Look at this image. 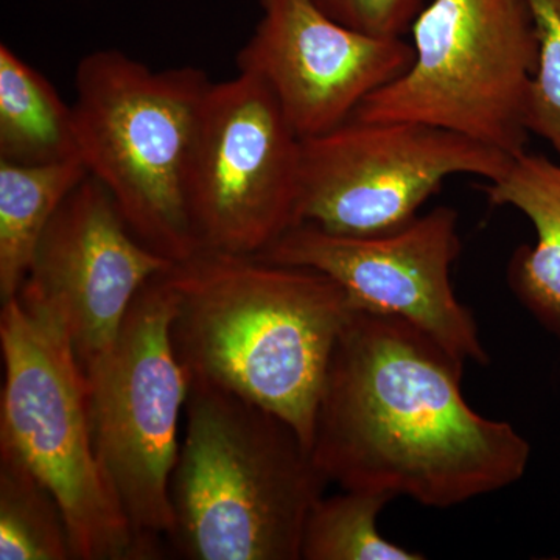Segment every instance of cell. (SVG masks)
<instances>
[{
  "label": "cell",
  "mask_w": 560,
  "mask_h": 560,
  "mask_svg": "<svg viewBox=\"0 0 560 560\" xmlns=\"http://www.w3.org/2000/svg\"><path fill=\"white\" fill-rule=\"evenodd\" d=\"M464 364L407 320L350 313L316 411V466L341 489L436 510L521 481L530 444L467 404Z\"/></svg>",
  "instance_id": "6da1fadb"
},
{
  "label": "cell",
  "mask_w": 560,
  "mask_h": 560,
  "mask_svg": "<svg viewBox=\"0 0 560 560\" xmlns=\"http://www.w3.org/2000/svg\"><path fill=\"white\" fill-rule=\"evenodd\" d=\"M172 341L190 382L287 420L311 448L327 368L350 313L340 283L312 268L201 249L173 264Z\"/></svg>",
  "instance_id": "7a4b0ae2"
},
{
  "label": "cell",
  "mask_w": 560,
  "mask_h": 560,
  "mask_svg": "<svg viewBox=\"0 0 560 560\" xmlns=\"http://www.w3.org/2000/svg\"><path fill=\"white\" fill-rule=\"evenodd\" d=\"M329 482L287 420L190 382L167 547L189 560H301L305 523Z\"/></svg>",
  "instance_id": "3957f363"
},
{
  "label": "cell",
  "mask_w": 560,
  "mask_h": 560,
  "mask_svg": "<svg viewBox=\"0 0 560 560\" xmlns=\"http://www.w3.org/2000/svg\"><path fill=\"white\" fill-rule=\"evenodd\" d=\"M205 70H153L120 50H95L75 73L79 156L143 245L178 264L200 253L190 178Z\"/></svg>",
  "instance_id": "277c9868"
},
{
  "label": "cell",
  "mask_w": 560,
  "mask_h": 560,
  "mask_svg": "<svg viewBox=\"0 0 560 560\" xmlns=\"http://www.w3.org/2000/svg\"><path fill=\"white\" fill-rule=\"evenodd\" d=\"M0 452L24 463L54 493L73 560H153L103 474L88 386L61 327L14 296L2 302Z\"/></svg>",
  "instance_id": "5b68a950"
},
{
  "label": "cell",
  "mask_w": 560,
  "mask_h": 560,
  "mask_svg": "<svg viewBox=\"0 0 560 560\" xmlns=\"http://www.w3.org/2000/svg\"><path fill=\"white\" fill-rule=\"evenodd\" d=\"M415 60L353 117L459 132L517 158L539 57L528 0H433L412 22Z\"/></svg>",
  "instance_id": "8992f818"
},
{
  "label": "cell",
  "mask_w": 560,
  "mask_h": 560,
  "mask_svg": "<svg viewBox=\"0 0 560 560\" xmlns=\"http://www.w3.org/2000/svg\"><path fill=\"white\" fill-rule=\"evenodd\" d=\"M173 312L162 272L132 301L113 349L84 374L95 455L151 559L165 555L175 528L171 482L190 386L173 348Z\"/></svg>",
  "instance_id": "52a82bcc"
},
{
  "label": "cell",
  "mask_w": 560,
  "mask_h": 560,
  "mask_svg": "<svg viewBox=\"0 0 560 560\" xmlns=\"http://www.w3.org/2000/svg\"><path fill=\"white\" fill-rule=\"evenodd\" d=\"M514 158L459 132L405 120L350 117L302 139L298 224L374 237L399 231L445 179L497 180Z\"/></svg>",
  "instance_id": "ba28073f"
},
{
  "label": "cell",
  "mask_w": 560,
  "mask_h": 560,
  "mask_svg": "<svg viewBox=\"0 0 560 560\" xmlns=\"http://www.w3.org/2000/svg\"><path fill=\"white\" fill-rule=\"evenodd\" d=\"M302 138L270 88L238 70L202 103L190 217L202 249L257 256L298 224Z\"/></svg>",
  "instance_id": "9c48e42d"
},
{
  "label": "cell",
  "mask_w": 560,
  "mask_h": 560,
  "mask_svg": "<svg viewBox=\"0 0 560 560\" xmlns=\"http://www.w3.org/2000/svg\"><path fill=\"white\" fill-rule=\"evenodd\" d=\"M459 254L458 212L440 206L399 231L374 237L296 224L257 257L324 272L340 283L355 311L397 316L455 359L488 366L474 313L452 287Z\"/></svg>",
  "instance_id": "30bf717a"
},
{
  "label": "cell",
  "mask_w": 560,
  "mask_h": 560,
  "mask_svg": "<svg viewBox=\"0 0 560 560\" xmlns=\"http://www.w3.org/2000/svg\"><path fill=\"white\" fill-rule=\"evenodd\" d=\"M172 267L88 175L47 224L16 296L61 327L86 374L113 349L139 291Z\"/></svg>",
  "instance_id": "8fae6325"
},
{
  "label": "cell",
  "mask_w": 560,
  "mask_h": 560,
  "mask_svg": "<svg viewBox=\"0 0 560 560\" xmlns=\"http://www.w3.org/2000/svg\"><path fill=\"white\" fill-rule=\"evenodd\" d=\"M260 9L238 70L270 88L302 139L340 127L415 60L404 36L355 31L313 0H260Z\"/></svg>",
  "instance_id": "7c38bea8"
},
{
  "label": "cell",
  "mask_w": 560,
  "mask_h": 560,
  "mask_svg": "<svg viewBox=\"0 0 560 560\" xmlns=\"http://www.w3.org/2000/svg\"><path fill=\"white\" fill-rule=\"evenodd\" d=\"M481 190L490 205L521 210L533 223L537 241L515 250L508 282L534 319L560 338V161L526 150Z\"/></svg>",
  "instance_id": "4fadbf2b"
},
{
  "label": "cell",
  "mask_w": 560,
  "mask_h": 560,
  "mask_svg": "<svg viewBox=\"0 0 560 560\" xmlns=\"http://www.w3.org/2000/svg\"><path fill=\"white\" fill-rule=\"evenodd\" d=\"M80 160L73 106L39 70L0 46V162L18 165Z\"/></svg>",
  "instance_id": "5bb4252c"
},
{
  "label": "cell",
  "mask_w": 560,
  "mask_h": 560,
  "mask_svg": "<svg viewBox=\"0 0 560 560\" xmlns=\"http://www.w3.org/2000/svg\"><path fill=\"white\" fill-rule=\"evenodd\" d=\"M81 160L46 165L0 162V300L20 293L47 224L86 178Z\"/></svg>",
  "instance_id": "9a60e30c"
},
{
  "label": "cell",
  "mask_w": 560,
  "mask_h": 560,
  "mask_svg": "<svg viewBox=\"0 0 560 560\" xmlns=\"http://www.w3.org/2000/svg\"><path fill=\"white\" fill-rule=\"evenodd\" d=\"M73 560L68 523L51 490L0 452V560Z\"/></svg>",
  "instance_id": "2e32d148"
},
{
  "label": "cell",
  "mask_w": 560,
  "mask_h": 560,
  "mask_svg": "<svg viewBox=\"0 0 560 560\" xmlns=\"http://www.w3.org/2000/svg\"><path fill=\"white\" fill-rule=\"evenodd\" d=\"M394 500L374 490L342 489L316 501L302 534L301 560H422L382 536L381 512Z\"/></svg>",
  "instance_id": "e0dca14e"
},
{
  "label": "cell",
  "mask_w": 560,
  "mask_h": 560,
  "mask_svg": "<svg viewBox=\"0 0 560 560\" xmlns=\"http://www.w3.org/2000/svg\"><path fill=\"white\" fill-rule=\"evenodd\" d=\"M539 57L530 83L526 127L547 140L560 161V0H528Z\"/></svg>",
  "instance_id": "ac0fdd59"
},
{
  "label": "cell",
  "mask_w": 560,
  "mask_h": 560,
  "mask_svg": "<svg viewBox=\"0 0 560 560\" xmlns=\"http://www.w3.org/2000/svg\"><path fill=\"white\" fill-rule=\"evenodd\" d=\"M324 13L355 31L404 36L423 9V0H313Z\"/></svg>",
  "instance_id": "d6986e66"
}]
</instances>
